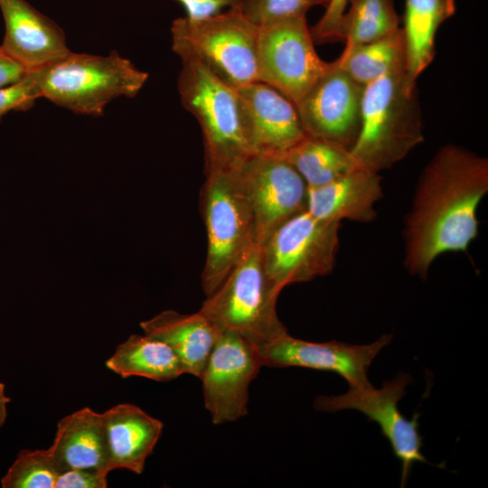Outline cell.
I'll return each instance as SVG.
<instances>
[{
    "label": "cell",
    "instance_id": "6da1fadb",
    "mask_svg": "<svg viewBox=\"0 0 488 488\" xmlns=\"http://www.w3.org/2000/svg\"><path fill=\"white\" fill-rule=\"evenodd\" d=\"M488 192V160L442 146L422 171L403 230L404 267L425 279L434 260L466 251L478 236V206Z\"/></svg>",
    "mask_w": 488,
    "mask_h": 488
},
{
    "label": "cell",
    "instance_id": "ba28073f",
    "mask_svg": "<svg viewBox=\"0 0 488 488\" xmlns=\"http://www.w3.org/2000/svg\"><path fill=\"white\" fill-rule=\"evenodd\" d=\"M341 222L314 217L306 209L281 224L260 246L263 267L278 295L286 286L330 274L339 248Z\"/></svg>",
    "mask_w": 488,
    "mask_h": 488
},
{
    "label": "cell",
    "instance_id": "44dd1931",
    "mask_svg": "<svg viewBox=\"0 0 488 488\" xmlns=\"http://www.w3.org/2000/svg\"><path fill=\"white\" fill-rule=\"evenodd\" d=\"M455 12L454 0H406L404 27L405 87L416 90L418 76L435 57L438 27Z\"/></svg>",
    "mask_w": 488,
    "mask_h": 488
},
{
    "label": "cell",
    "instance_id": "7c38bea8",
    "mask_svg": "<svg viewBox=\"0 0 488 488\" xmlns=\"http://www.w3.org/2000/svg\"><path fill=\"white\" fill-rule=\"evenodd\" d=\"M363 91L364 86L349 76L336 60L329 62L296 104L305 134L351 150L361 130Z\"/></svg>",
    "mask_w": 488,
    "mask_h": 488
},
{
    "label": "cell",
    "instance_id": "277c9868",
    "mask_svg": "<svg viewBox=\"0 0 488 488\" xmlns=\"http://www.w3.org/2000/svg\"><path fill=\"white\" fill-rule=\"evenodd\" d=\"M41 98L76 114L99 117L119 97L134 98L148 74L117 51L108 55L70 52L35 70Z\"/></svg>",
    "mask_w": 488,
    "mask_h": 488
},
{
    "label": "cell",
    "instance_id": "5b68a950",
    "mask_svg": "<svg viewBox=\"0 0 488 488\" xmlns=\"http://www.w3.org/2000/svg\"><path fill=\"white\" fill-rule=\"evenodd\" d=\"M278 296L266 275L261 247L253 242L199 311L220 332L237 333L259 347L287 333L276 310Z\"/></svg>",
    "mask_w": 488,
    "mask_h": 488
},
{
    "label": "cell",
    "instance_id": "1f68e13d",
    "mask_svg": "<svg viewBox=\"0 0 488 488\" xmlns=\"http://www.w3.org/2000/svg\"><path fill=\"white\" fill-rule=\"evenodd\" d=\"M27 71L9 57L0 46V89L22 80Z\"/></svg>",
    "mask_w": 488,
    "mask_h": 488
},
{
    "label": "cell",
    "instance_id": "484cf974",
    "mask_svg": "<svg viewBox=\"0 0 488 488\" xmlns=\"http://www.w3.org/2000/svg\"><path fill=\"white\" fill-rule=\"evenodd\" d=\"M59 473L47 449L25 450L17 455L1 478L3 488H55Z\"/></svg>",
    "mask_w": 488,
    "mask_h": 488
},
{
    "label": "cell",
    "instance_id": "7402d4cb",
    "mask_svg": "<svg viewBox=\"0 0 488 488\" xmlns=\"http://www.w3.org/2000/svg\"><path fill=\"white\" fill-rule=\"evenodd\" d=\"M122 378L144 377L169 381L183 374L179 360L164 342L148 334H132L117 346L106 362Z\"/></svg>",
    "mask_w": 488,
    "mask_h": 488
},
{
    "label": "cell",
    "instance_id": "2e32d148",
    "mask_svg": "<svg viewBox=\"0 0 488 488\" xmlns=\"http://www.w3.org/2000/svg\"><path fill=\"white\" fill-rule=\"evenodd\" d=\"M233 88L243 104L256 155H282L306 136L296 105L276 89L261 81Z\"/></svg>",
    "mask_w": 488,
    "mask_h": 488
},
{
    "label": "cell",
    "instance_id": "30bf717a",
    "mask_svg": "<svg viewBox=\"0 0 488 488\" xmlns=\"http://www.w3.org/2000/svg\"><path fill=\"white\" fill-rule=\"evenodd\" d=\"M412 380L409 374L400 372L385 381L380 389L373 386L350 388L344 394L319 396L314 402L318 411L335 413L354 409L376 422L401 463V487L406 484L414 464L428 463L421 452L423 442L418 431V414L408 419L399 411L398 405Z\"/></svg>",
    "mask_w": 488,
    "mask_h": 488
},
{
    "label": "cell",
    "instance_id": "8fae6325",
    "mask_svg": "<svg viewBox=\"0 0 488 488\" xmlns=\"http://www.w3.org/2000/svg\"><path fill=\"white\" fill-rule=\"evenodd\" d=\"M238 172L251 210L258 245L262 246L281 224L306 209L307 184L283 156L253 155Z\"/></svg>",
    "mask_w": 488,
    "mask_h": 488
},
{
    "label": "cell",
    "instance_id": "ac0fdd59",
    "mask_svg": "<svg viewBox=\"0 0 488 488\" xmlns=\"http://www.w3.org/2000/svg\"><path fill=\"white\" fill-rule=\"evenodd\" d=\"M48 450L59 474L71 469H84L108 475L104 414L83 408L62 418Z\"/></svg>",
    "mask_w": 488,
    "mask_h": 488
},
{
    "label": "cell",
    "instance_id": "5bb4252c",
    "mask_svg": "<svg viewBox=\"0 0 488 488\" xmlns=\"http://www.w3.org/2000/svg\"><path fill=\"white\" fill-rule=\"evenodd\" d=\"M392 340L386 333L370 344L352 345L339 341L313 343L292 337L288 333L257 347L261 363L270 368L301 367L332 371L342 376L350 388L372 386L369 368L380 352Z\"/></svg>",
    "mask_w": 488,
    "mask_h": 488
},
{
    "label": "cell",
    "instance_id": "d6a6232c",
    "mask_svg": "<svg viewBox=\"0 0 488 488\" xmlns=\"http://www.w3.org/2000/svg\"><path fill=\"white\" fill-rule=\"evenodd\" d=\"M5 386L4 383L0 382V427L5 424L7 410L6 405L10 402V399L5 395Z\"/></svg>",
    "mask_w": 488,
    "mask_h": 488
},
{
    "label": "cell",
    "instance_id": "f546056e",
    "mask_svg": "<svg viewBox=\"0 0 488 488\" xmlns=\"http://www.w3.org/2000/svg\"><path fill=\"white\" fill-rule=\"evenodd\" d=\"M107 476L100 472L71 469L58 475L55 488H106Z\"/></svg>",
    "mask_w": 488,
    "mask_h": 488
},
{
    "label": "cell",
    "instance_id": "d6986e66",
    "mask_svg": "<svg viewBox=\"0 0 488 488\" xmlns=\"http://www.w3.org/2000/svg\"><path fill=\"white\" fill-rule=\"evenodd\" d=\"M108 441V471L142 474L161 436L164 424L133 404H117L103 412Z\"/></svg>",
    "mask_w": 488,
    "mask_h": 488
},
{
    "label": "cell",
    "instance_id": "cb8c5ba5",
    "mask_svg": "<svg viewBox=\"0 0 488 488\" xmlns=\"http://www.w3.org/2000/svg\"><path fill=\"white\" fill-rule=\"evenodd\" d=\"M405 54L404 35L399 27L380 39L343 51L336 61L349 76L365 87L405 67Z\"/></svg>",
    "mask_w": 488,
    "mask_h": 488
},
{
    "label": "cell",
    "instance_id": "4316f807",
    "mask_svg": "<svg viewBox=\"0 0 488 488\" xmlns=\"http://www.w3.org/2000/svg\"><path fill=\"white\" fill-rule=\"evenodd\" d=\"M330 0H241L238 9L251 23H264L295 15H305L315 5L327 6Z\"/></svg>",
    "mask_w": 488,
    "mask_h": 488
},
{
    "label": "cell",
    "instance_id": "e0dca14e",
    "mask_svg": "<svg viewBox=\"0 0 488 488\" xmlns=\"http://www.w3.org/2000/svg\"><path fill=\"white\" fill-rule=\"evenodd\" d=\"M378 173L361 168L323 185L307 187L306 210L315 218L369 223L377 217L376 203L383 197Z\"/></svg>",
    "mask_w": 488,
    "mask_h": 488
},
{
    "label": "cell",
    "instance_id": "83f0119b",
    "mask_svg": "<svg viewBox=\"0 0 488 488\" xmlns=\"http://www.w3.org/2000/svg\"><path fill=\"white\" fill-rule=\"evenodd\" d=\"M41 98L34 71L27 72L19 82L0 89V123L11 111L24 112Z\"/></svg>",
    "mask_w": 488,
    "mask_h": 488
},
{
    "label": "cell",
    "instance_id": "4dcf8cb0",
    "mask_svg": "<svg viewBox=\"0 0 488 488\" xmlns=\"http://www.w3.org/2000/svg\"><path fill=\"white\" fill-rule=\"evenodd\" d=\"M186 11L190 19L206 18L217 14L225 7L238 8L241 0H176Z\"/></svg>",
    "mask_w": 488,
    "mask_h": 488
},
{
    "label": "cell",
    "instance_id": "8992f818",
    "mask_svg": "<svg viewBox=\"0 0 488 488\" xmlns=\"http://www.w3.org/2000/svg\"><path fill=\"white\" fill-rule=\"evenodd\" d=\"M172 49L181 58H194L232 87L258 81V26L238 8L206 18L175 19Z\"/></svg>",
    "mask_w": 488,
    "mask_h": 488
},
{
    "label": "cell",
    "instance_id": "52a82bcc",
    "mask_svg": "<svg viewBox=\"0 0 488 488\" xmlns=\"http://www.w3.org/2000/svg\"><path fill=\"white\" fill-rule=\"evenodd\" d=\"M205 173L200 194L207 237L202 287L208 296L254 242V223L238 168Z\"/></svg>",
    "mask_w": 488,
    "mask_h": 488
},
{
    "label": "cell",
    "instance_id": "9a60e30c",
    "mask_svg": "<svg viewBox=\"0 0 488 488\" xmlns=\"http://www.w3.org/2000/svg\"><path fill=\"white\" fill-rule=\"evenodd\" d=\"M5 33L3 51L27 72L42 70L68 56L64 31L25 0H0Z\"/></svg>",
    "mask_w": 488,
    "mask_h": 488
},
{
    "label": "cell",
    "instance_id": "9c48e42d",
    "mask_svg": "<svg viewBox=\"0 0 488 488\" xmlns=\"http://www.w3.org/2000/svg\"><path fill=\"white\" fill-rule=\"evenodd\" d=\"M258 81L295 105L329 66L317 54L305 15H295L258 25Z\"/></svg>",
    "mask_w": 488,
    "mask_h": 488
},
{
    "label": "cell",
    "instance_id": "7a4b0ae2",
    "mask_svg": "<svg viewBox=\"0 0 488 488\" xmlns=\"http://www.w3.org/2000/svg\"><path fill=\"white\" fill-rule=\"evenodd\" d=\"M181 60L177 89L183 107L202 129L205 172L239 168L256 155L239 96L198 60Z\"/></svg>",
    "mask_w": 488,
    "mask_h": 488
},
{
    "label": "cell",
    "instance_id": "3957f363",
    "mask_svg": "<svg viewBox=\"0 0 488 488\" xmlns=\"http://www.w3.org/2000/svg\"><path fill=\"white\" fill-rule=\"evenodd\" d=\"M405 67L364 87L361 130L350 150L359 168H390L424 140L417 92L408 91Z\"/></svg>",
    "mask_w": 488,
    "mask_h": 488
},
{
    "label": "cell",
    "instance_id": "4fadbf2b",
    "mask_svg": "<svg viewBox=\"0 0 488 488\" xmlns=\"http://www.w3.org/2000/svg\"><path fill=\"white\" fill-rule=\"evenodd\" d=\"M262 366L255 345L237 333H220L201 377L204 405L213 424L247 415L249 386Z\"/></svg>",
    "mask_w": 488,
    "mask_h": 488
},
{
    "label": "cell",
    "instance_id": "603a6c76",
    "mask_svg": "<svg viewBox=\"0 0 488 488\" xmlns=\"http://www.w3.org/2000/svg\"><path fill=\"white\" fill-rule=\"evenodd\" d=\"M281 156L299 173L307 187L328 183L359 168L350 150L307 135Z\"/></svg>",
    "mask_w": 488,
    "mask_h": 488
},
{
    "label": "cell",
    "instance_id": "f1b7e54d",
    "mask_svg": "<svg viewBox=\"0 0 488 488\" xmlns=\"http://www.w3.org/2000/svg\"><path fill=\"white\" fill-rule=\"evenodd\" d=\"M348 0H330L318 23L310 29L314 42L325 43L339 40V25Z\"/></svg>",
    "mask_w": 488,
    "mask_h": 488
},
{
    "label": "cell",
    "instance_id": "d4e9b609",
    "mask_svg": "<svg viewBox=\"0 0 488 488\" xmlns=\"http://www.w3.org/2000/svg\"><path fill=\"white\" fill-rule=\"evenodd\" d=\"M339 25L343 51L380 39L399 28L392 0H348ZM347 8V7H346Z\"/></svg>",
    "mask_w": 488,
    "mask_h": 488
},
{
    "label": "cell",
    "instance_id": "ffe728a7",
    "mask_svg": "<svg viewBox=\"0 0 488 488\" xmlns=\"http://www.w3.org/2000/svg\"><path fill=\"white\" fill-rule=\"evenodd\" d=\"M145 334L167 343L177 356L182 371L201 379L220 331L200 311L183 314L163 311L140 324Z\"/></svg>",
    "mask_w": 488,
    "mask_h": 488
}]
</instances>
